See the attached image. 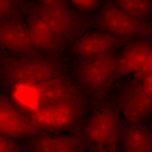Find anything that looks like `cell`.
<instances>
[{
  "label": "cell",
  "mask_w": 152,
  "mask_h": 152,
  "mask_svg": "<svg viewBox=\"0 0 152 152\" xmlns=\"http://www.w3.org/2000/svg\"><path fill=\"white\" fill-rule=\"evenodd\" d=\"M9 91L8 96L26 118L45 134L79 132L87 121V96L66 72Z\"/></svg>",
  "instance_id": "1"
},
{
  "label": "cell",
  "mask_w": 152,
  "mask_h": 152,
  "mask_svg": "<svg viewBox=\"0 0 152 152\" xmlns=\"http://www.w3.org/2000/svg\"><path fill=\"white\" fill-rule=\"evenodd\" d=\"M65 73V66L57 57H0V83L8 90L17 86H32Z\"/></svg>",
  "instance_id": "2"
},
{
  "label": "cell",
  "mask_w": 152,
  "mask_h": 152,
  "mask_svg": "<svg viewBox=\"0 0 152 152\" xmlns=\"http://www.w3.org/2000/svg\"><path fill=\"white\" fill-rule=\"evenodd\" d=\"M119 56L114 52L80 60L75 68L78 85L97 103L103 100L113 86V78Z\"/></svg>",
  "instance_id": "3"
},
{
  "label": "cell",
  "mask_w": 152,
  "mask_h": 152,
  "mask_svg": "<svg viewBox=\"0 0 152 152\" xmlns=\"http://www.w3.org/2000/svg\"><path fill=\"white\" fill-rule=\"evenodd\" d=\"M120 115L118 107L94 109L81 132L89 146L99 152H119Z\"/></svg>",
  "instance_id": "4"
},
{
  "label": "cell",
  "mask_w": 152,
  "mask_h": 152,
  "mask_svg": "<svg viewBox=\"0 0 152 152\" xmlns=\"http://www.w3.org/2000/svg\"><path fill=\"white\" fill-rule=\"evenodd\" d=\"M90 27L100 31L133 39L152 37V22L134 16L111 1L106 2L90 21Z\"/></svg>",
  "instance_id": "5"
},
{
  "label": "cell",
  "mask_w": 152,
  "mask_h": 152,
  "mask_svg": "<svg viewBox=\"0 0 152 152\" xmlns=\"http://www.w3.org/2000/svg\"><path fill=\"white\" fill-rule=\"evenodd\" d=\"M22 1L68 45L73 44L90 27V20L70 7H51L34 1Z\"/></svg>",
  "instance_id": "6"
},
{
  "label": "cell",
  "mask_w": 152,
  "mask_h": 152,
  "mask_svg": "<svg viewBox=\"0 0 152 152\" xmlns=\"http://www.w3.org/2000/svg\"><path fill=\"white\" fill-rule=\"evenodd\" d=\"M117 107L125 123L145 124L152 116V99L144 92L140 80L133 78L120 91Z\"/></svg>",
  "instance_id": "7"
},
{
  "label": "cell",
  "mask_w": 152,
  "mask_h": 152,
  "mask_svg": "<svg viewBox=\"0 0 152 152\" xmlns=\"http://www.w3.org/2000/svg\"><path fill=\"white\" fill-rule=\"evenodd\" d=\"M19 9L26 16L29 34L34 46L39 52L56 57L68 45L35 12L28 7L22 0L18 1Z\"/></svg>",
  "instance_id": "8"
},
{
  "label": "cell",
  "mask_w": 152,
  "mask_h": 152,
  "mask_svg": "<svg viewBox=\"0 0 152 152\" xmlns=\"http://www.w3.org/2000/svg\"><path fill=\"white\" fill-rule=\"evenodd\" d=\"M44 133L23 115L8 96L0 94V135L15 140L29 139Z\"/></svg>",
  "instance_id": "9"
},
{
  "label": "cell",
  "mask_w": 152,
  "mask_h": 152,
  "mask_svg": "<svg viewBox=\"0 0 152 152\" xmlns=\"http://www.w3.org/2000/svg\"><path fill=\"white\" fill-rule=\"evenodd\" d=\"M134 39L102 31L90 32L83 34L74 42L71 53L79 59L86 58L114 52Z\"/></svg>",
  "instance_id": "10"
},
{
  "label": "cell",
  "mask_w": 152,
  "mask_h": 152,
  "mask_svg": "<svg viewBox=\"0 0 152 152\" xmlns=\"http://www.w3.org/2000/svg\"><path fill=\"white\" fill-rule=\"evenodd\" d=\"M0 49L19 56H42L32 43L26 25L20 17L0 22Z\"/></svg>",
  "instance_id": "11"
},
{
  "label": "cell",
  "mask_w": 152,
  "mask_h": 152,
  "mask_svg": "<svg viewBox=\"0 0 152 152\" xmlns=\"http://www.w3.org/2000/svg\"><path fill=\"white\" fill-rule=\"evenodd\" d=\"M28 140L30 152H90L81 132L45 134Z\"/></svg>",
  "instance_id": "12"
},
{
  "label": "cell",
  "mask_w": 152,
  "mask_h": 152,
  "mask_svg": "<svg viewBox=\"0 0 152 152\" xmlns=\"http://www.w3.org/2000/svg\"><path fill=\"white\" fill-rule=\"evenodd\" d=\"M152 50V37L135 39L126 45L119 56L113 78V85L119 79L140 71Z\"/></svg>",
  "instance_id": "13"
},
{
  "label": "cell",
  "mask_w": 152,
  "mask_h": 152,
  "mask_svg": "<svg viewBox=\"0 0 152 152\" xmlns=\"http://www.w3.org/2000/svg\"><path fill=\"white\" fill-rule=\"evenodd\" d=\"M119 145L121 152H152V134L145 124H121Z\"/></svg>",
  "instance_id": "14"
},
{
  "label": "cell",
  "mask_w": 152,
  "mask_h": 152,
  "mask_svg": "<svg viewBox=\"0 0 152 152\" xmlns=\"http://www.w3.org/2000/svg\"><path fill=\"white\" fill-rule=\"evenodd\" d=\"M111 1L134 16L149 21L152 19V0H111Z\"/></svg>",
  "instance_id": "15"
},
{
  "label": "cell",
  "mask_w": 152,
  "mask_h": 152,
  "mask_svg": "<svg viewBox=\"0 0 152 152\" xmlns=\"http://www.w3.org/2000/svg\"><path fill=\"white\" fill-rule=\"evenodd\" d=\"M18 0H0V22L21 17Z\"/></svg>",
  "instance_id": "16"
},
{
  "label": "cell",
  "mask_w": 152,
  "mask_h": 152,
  "mask_svg": "<svg viewBox=\"0 0 152 152\" xmlns=\"http://www.w3.org/2000/svg\"><path fill=\"white\" fill-rule=\"evenodd\" d=\"M79 11L91 13L97 10L101 5L102 0H69Z\"/></svg>",
  "instance_id": "17"
},
{
  "label": "cell",
  "mask_w": 152,
  "mask_h": 152,
  "mask_svg": "<svg viewBox=\"0 0 152 152\" xmlns=\"http://www.w3.org/2000/svg\"><path fill=\"white\" fill-rule=\"evenodd\" d=\"M0 152H23V150L15 140L0 135Z\"/></svg>",
  "instance_id": "18"
},
{
  "label": "cell",
  "mask_w": 152,
  "mask_h": 152,
  "mask_svg": "<svg viewBox=\"0 0 152 152\" xmlns=\"http://www.w3.org/2000/svg\"><path fill=\"white\" fill-rule=\"evenodd\" d=\"M152 73V50L141 69L133 75V78L140 80L147 75Z\"/></svg>",
  "instance_id": "19"
},
{
  "label": "cell",
  "mask_w": 152,
  "mask_h": 152,
  "mask_svg": "<svg viewBox=\"0 0 152 152\" xmlns=\"http://www.w3.org/2000/svg\"><path fill=\"white\" fill-rule=\"evenodd\" d=\"M140 80L144 92L152 99V73L147 75Z\"/></svg>",
  "instance_id": "20"
},
{
  "label": "cell",
  "mask_w": 152,
  "mask_h": 152,
  "mask_svg": "<svg viewBox=\"0 0 152 152\" xmlns=\"http://www.w3.org/2000/svg\"><path fill=\"white\" fill-rule=\"evenodd\" d=\"M34 1L45 6L69 7V0H34Z\"/></svg>",
  "instance_id": "21"
},
{
  "label": "cell",
  "mask_w": 152,
  "mask_h": 152,
  "mask_svg": "<svg viewBox=\"0 0 152 152\" xmlns=\"http://www.w3.org/2000/svg\"><path fill=\"white\" fill-rule=\"evenodd\" d=\"M90 152H99L92 147H89Z\"/></svg>",
  "instance_id": "22"
},
{
  "label": "cell",
  "mask_w": 152,
  "mask_h": 152,
  "mask_svg": "<svg viewBox=\"0 0 152 152\" xmlns=\"http://www.w3.org/2000/svg\"><path fill=\"white\" fill-rule=\"evenodd\" d=\"M150 130H151V132L152 134V121L151 123V125H150V127H149Z\"/></svg>",
  "instance_id": "23"
},
{
  "label": "cell",
  "mask_w": 152,
  "mask_h": 152,
  "mask_svg": "<svg viewBox=\"0 0 152 152\" xmlns=\"http://www.w3.org/2000/svg\"></svg>",
  "instance_id": "24"
}]
</instances>
